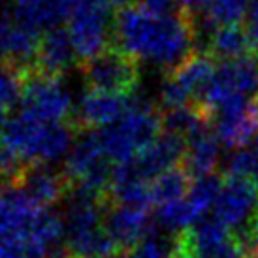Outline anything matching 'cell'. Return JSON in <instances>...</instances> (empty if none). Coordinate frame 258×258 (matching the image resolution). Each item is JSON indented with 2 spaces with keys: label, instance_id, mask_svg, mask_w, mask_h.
<instances>
[{
  "label": "cell",
  "instance_id": "obj_1",
  "mask_svg": "<svg viewBox=\"0 0 258 258\" xmlns=\"http://www.w3.org/2000/svg\"><path fill=\"white\" fill-rule=\"evenodd\" d=\"M113 34L132 58L173 70L192 55L196 29L186 14L158 17L140 6H126L115 17Z\"/></svg>",
  "mask_w": 258,
  "mask_h": 258
},
{
  "label": "cell",
  "instance_id": "obj_2",
  "mask_svg": "<svg viewBox=\"0 0 258 258\" xmlns=\"http://www.w3.org/2000/svg\"><path fill=\"white\" fill-rule=\"evenodd\" d=\"M76 138L64 122H43L27 113L8 119L0 134V145L21 160L27 168L49 166L66 158Z\"/></svg>",
  "mask_w": 258,
  "mask_h": 258
},
{
  "label": "cell",
  "instance_id": "obj_3",
  "mask_svg": "<svg viewBox=\"0 0 258 258\" xmlns=\"http://www.w3.org/2000/svg\"><path fill=\"white\" fill-rule=\"evenodd\" d=\"M162 128V115L147 104H140L130 109L121 121L96 132L102 149L109 162L126 164L147 149L158 136Z\"/></svg>",
  "mask_w": 258,
  "mask_h": 258
},
{
  "label": "cell",
  "instance_id": "obj_4",
  "mask_svg": "<svg viewBox=\"0 0 258 258\" xmlns=\"http://www.w3.org/2000/svg\"><path fill=\"white\" fill-rule=\"evenodd\" d=\"M113 168L102 149L94 132L83 134L74 142L72 149L64 158V175L70 188L106 196Z\"/></svg>",
  "mask_w": 258,
  "mask_h": 258
},
{
  "label": "cell",
  "instance_id": "obj_5",
  "mask_svg": "<svg viewBox=\"0 0 258 258\" xmlns=\"http://www.w3.org/2000/svg\"><path fill=\"white\" fill-rule=\"evenodd\" d=\"M256 93L258 62L251 57H243L217 66L198 106L208 113V117H211L213 111L230 102L256 98Z\"/></svg>",
  "mask_w": 258,
  "mask_h": 258
},
{
  "label": "cell",
  "instance_id": "obj_6",
  "mask_svg": "<svg viewBox=\"0 0 258 258\" xmlns=\"http://www.w3.org/2000/svg\"><path fill=\"white\" fill-rule=\"evenodd\" d=\"M213 213L217 221H221L249 249L252 228L258 221V186L236 177L226 179Z\"/></svg>",
  "mask_w": 258,
  "mask_h": 258
},
{
  "label": "cell",
  "instance_id": "obj_7",
  "mask_svg": "<svg viewBox=\"0 0 258 258\" xmlns=\"http://www.w3.org/2000/svg\"><path fill=\"white\" fill-rule=\"evenodd\" d=\"M104 0H79L68 19V34L79 60H91L106 51L111 32V17Z\"/></svg>",
  "mask_w": 258,
  "mask_h": 258
},
{
  "label": "cell",
  "instance_id": "obj_8",
  "mask_svg": "<svg viewBox=\"0 0 258 258\" xmlns=\"http://www.w3.org/2000/svg\"><path fill=\"white\" fill-rule=\"evenodd\" d=\"M217 66L209 53H192L183 64L173 68L162 83L160 98L166 109L196 106L208 89Z\"/></svg>",
  "mask_w": 258,
  "mask_h": 258
},
{
  "label": "cell",
  "instance_id": "obj_9",
  "mask_svg": "<svg viewBox=\"0 0 258 258\" xmlns=\"http://www.w3.org/2000/svg\"><path fill=\"white\" fill-rule=\"evenodd\" d=\"M81 74L91 91L111 94L132 93L138 87L140 70L136 58L122 49H106L81 64Z\"/></svg>",
  "mask_w": 258,
  "mask_h": 258
},
{
  "label": "cell",
  "instance_id": "obj_10",
  "mask_svg": "<svg viewBox=\"0 0 258 258\" xmlns=\"http://www.w3.org/2000/svg\"><path fill=\"white\" fill-rule=\"evenodd\" d=\"M23 113L43 122H64L72 113V96L66 85L55 76L30 70L23 93Z\"/></svg>",
  "mask_w": 258,
  "mask_h": 258
},
{
  "label": "cell",
  "instance_id": "obj_11",
  "mask_svg": "<svg viewBox=\"0 0 258 258\" xmlns=\"http://www.w3.org/2000/svg\"><path fill=\"white\" fill-rule=\"evenodd\" d=\"M45 211L47 209L36 206L19 185H4L0 188V241L25 249Z\"/></svg>",
  "mask_w": 258,
  "mask_h": 258
},
{
  "label": "cell",
  "instance_id": "obj_12",
  "mask_svg": "<svg viewBox=\"0 0 258 258\" xmlns=\"http://www.w3.org/2000/svg\"><path fill=\"white\" fill-rule=\"evenodd\" d=\"M209 119L215 121V136L221 145L239 149L258 134V98L230 102L213 111Z\"/></svg>",
  "mask_w": 258,
  "mask_h": 258
},
{
  "label": "cell",
  "instance_id": "obj_13",
  "mask_svg": "<svg viewBox=\"0 0 258 258\" xmlns=\"http://www.w3.org/2000/svg\"><path fill=\"white\" fill-rule=\"evenodd\" d=\"M134 106H136V100H132L126 94L91 91L79 98L74 115L79 126L102 130L121 121Z\"/></svg>",
  "mask_w": 258,
  "mask_h": 258
},
{
  "label": "cell",
  "instance_id": "obj_14",
  "mask_svg": "<svg viewBox=\"0 0 258 258\" xmlns=\"http://www.w3.org/2000/svg\"><path fill=\"white\" fill-rule=\"evenodd\" d=\"M185 147L186 144L183 138L170 132H162L147 149H144L134 160L126 164L134 170L136 175L151 183L160 173L177 168V164L183 162Z\"/></svg>",
  "mask_w": 258,
  "mask_h": 258
},
{
  "label": "cell",
  "instance_id": "obj_15",
  "mask_svg": "<svg viewBox=\"0 0 258 258\" xmlns=\"http://www.w3.org/2000/svg\"><path fill=\"white\" fill-rule=\"evenodd\" d=\"M106 230L119 249H134L153 232L147 209L115 206L106 215Z\"/></svg>",
  "mask_w": 258,
  "mask_h": 258
},
{
  "label": "cell",
  "instance_id": "obj_16",
  "mask_svg": "<svg viewBox=\"0 0 258 258\" xmlns=\"http://www.w3.org/2000/svg\"><path fill=\"white\" fill-rule=\"evenodd\" d=\"M79 0H15L14 19L32 30L58 29L60 23L70 19Z\"/></svg>",
  "mask_w": 258,
  "mask_h": 258
},
{
  "label": "cell",
  "instance_id": "obj_17",
  "mask_svg": "<svg viewBox=\"0 0 258 258\" xmlns=\"http://www.w3.org/2000/svg\"><path fill=\"white\" fill-rule=\"evenodd\" d=\"M40 38L36 30L17 19H0V57L29 70V62H36Z\"/></svg>",
  "mask_w": 258,
  "mask_h": 258
},
{
  "label": "cell",
  "instance_id": "obj_18",
  "mask_svg": "<svg viewBox=\"0 0 258 258\" xmlns=\"http://www.w3.org/2000/svg\"><path fill=\"white\" fill-rule=\"evenodd\" d=\"M76 57L78 55H76L68 30L60 29V27L51 29L47 32H43V36L40 38L34 70L58 78L60 74L66 72L72 66Z\"/></svg>",
  "mask_w": 258,
  "mask_h": 258
},
{
  "label": "cell",
  "instance_id": "obj_19",
  "mask_svg": "<svg viewBox=\"0 0 258 258\" xmlns=\"http://www.w3.org/2000/svg\"><path fill=\"white\" fill-rule=\"evenodd\" d=\"M14 185L21 186L25 194L42 209L55 206L66 192H70V185L64 175H58L47 166L29 168Z\"/></svg>",
  "mask_w": 258,
  "mask_h": 258
},
{
  "label": "cell",
  "instance_id": "obj_20",
  "mask_svg": "<svg viewBox=\"0 0 258 258\" xmlns=\"http://www.w3.org/2000/svg\"><path fill=\"white\" fill-rule=\"evenodd\" d=\"M185 144V157L181 162L185 172L194 179L213 175V170L217 168L219 158H221V142L209 130V126L198 130Z\"/></svg>",
  "mask_w": 258,
  "mask_h": 258
},
{
  "label": "cell",
  "instance_id": "obj_21",
  "mask_svg": "<svg viewBox=\"0 0 258 258\" xmlns=\"http://www.w3.org/2000/svg\"><path fill=\"white\" fill-rule=\"evenodd\" d=\"M149 185V181L136 175L128 164H119L115 166L111 173L108 196L117 206L147 209V206L151 204Z\"/></svg>",
  "mask_w": 258,
  "mask_h": 258
},
{
  "label": "cell",
  "instance_id": "obj_22",
  "mask_svg": "<svg viewBox=\"0 0 258 258\" xmlns=\"http://www.w3.org/2000/svg\"><path fill=\"white\" fill-rule=\"evenodd\" d=\"M208 43L209 55L213 58H221L222 62L247 57V53L251 49L245 27H239V25L219 27L211 34V40H208Z\"/></svg>",
  "mask_w": 258,
  "mask_h": 258
},
{
  "label": "cell",
  "instance_id": "obj_23",
  "mask_svg": "<svg viewBox=\"0 0 258 258\" xmlns=\"http://www.w3.org/2000/svg\"><path fill=\"white\" fill-rule=\"evenodd\" d=\"M188 188H190V175L185 172V168L183 166L172 168L151 181V204L166 206L172 202L183 200Z\"/></svg>",
  "mask_w": 258,
  "mask_h": 258
},
{
  "label": "cell",
  "instance_id": "obj_24",
  "mask_svg": "<svg viewBox=\"0 0 258 258\" xmlns=\"http://www.w3.org/2000/svg\"><path fill=\"white\" fill-rule=\"evenodd\" d=\"M27 74L29 70L0 58V111L6 113L23 100Z\"/></svg>",
  "mask_w": 258,
  "mask_h": 258
},
{
  "label": "cell",
  "instance_id": "obj_25",
  "mask_svg": "<svg viewBox=\"0 0 258 258\" xmlns=\"http://www.w3.org/2000/svg\"><path fill=\"white\" fill-rule=\"evenodd\" d=\"M221 188L222 183L215 175H206V177L192 179L190 188H188L185 198L188 202L190 209H192V213L198 219V222L202 219H206V213H208L209 209L215 208L217 198L221 194Z\"/></svg>",
  "mask_w": 258,
  "mask_h": 258
},
{
  "label": "cell",
  "instance_id": "obj_26",
  "mask_svg": "<svg viewBox=\"0 0 258 258\" xmlns=\"http://www.w3.org/2000/svg\"><path fill=\"white\" fill-rule=\"evenodd\" d=\"M254 0H208L206 21L211 27H232L243 21Z\"/></svg>",
  "mask_w": 258,
  "mask_h": 258
},
{
  "label": "cell",
  "instance_id": "obj_27",
  "mask_svg": "<svg viewBox=\"0 0 258 258\" xmlns=\"http://www.w3.org/2000/svg\"><path fill=\"white\" fill-rule=\"evenodd\" d=\"M230 177L249 181L258 186V134L243 147L236 149L226 162Z\"/></svg>",
  "mask_w": 258,
  "mask_h": 258
},
{
  "label": "cell",
  "instance_id": "obj_28",
  "mask_svg": "<svg viewBox=\"0 0 258 258\" xmlns=\"http://www.w3.org/2000/svg\"><path fill=\"white\" fill-rule=\"evenodd\" d=\"M155 221L166 232H181L183 234L190 226H194L198 222V219L192 213L186 198H183V200L172 202V204H166V206H158Z\"/></svg>",
  "mask_w": 258,
  "mask_h": 258
},
{
  "label": "cell",
  "instance_id": "obj_29",
  "mask_svg": "<svg viewBox=\"0 0 258 258\" xmlns=\"http://www.w3.org/2000/svg\"><path fill=\"white\" fill-rule=\"evenodd\" d=\"M119 258H179L177 239L168 241L162 237L149 236L145 241L136 245L134 249H128Z\"/></svg>",
  "mask_w": 258,
  "mask_h": 258
},
{
  "label": "cell",
  "instance_id": "obj_30",
  "mask_svg": "<svg viewBox=\"0 0 258 258\" xmlns=\"http://www.w3.org/2000/svg\"><path fill=\"white\" fill-rule=\"evenodd\" d=\"M249 254H251L249 249L236 236H232L228 241H224L221 247L213 249L202 258H249Z\"/></svg>",
  "mask_w": 258,
  "mask_h": 258
},
{
  "label": "cell",
  "instance_id": "obj_31",
  "mask_svg": "<svg viewBox=\"0 0 258 258\" xmlns=\"http://www.w3.org/2000/svg\"><path fill=\"white\" fill-rule=\"evenodd\" d=\"M140 8L158 17H172L181 6L179 0H140Z\"/></svg>",
  "mask_w": 258,
  "mask_h": 258
},
{
  "label": "cell",
  "instance_id": "obj_32",
  "mask_svg": "<svg viewBox=\"0 0 258 258\" xmlns=\"http://www.w3.org/2000/svg\"><path fill=\"white\" fill-rule=\"evenodd\" d=\"M245 32H247L249 43H251V49L258 57V0L252 2L251 10L245 17Z\"/></svg>",
  "mask_w": 258,
  "mask_h": 258
},
{
  "label": "cell",
  "instance_id": "obj_33",
  "mask_svg": "<svg viewBox=\"0 0 258 258\" xmlns=\"http://www.w3.org/2000/svg\"><path fill=\"white\" fill-rule=\"evenodd\" d=\"M0 258H27V252L21 245L0 241Z\"/></svg>",
  "mask_w": 258,
  "mask_h": 258
},
{
  "label": "cell",
  "instance_id": "obj_34",
  "mask_svg": "<svg viewBox=\"0 0 258 258\" xmlns=\"http://www.w3.org/2000/svg\"><path fill=\"white\" fill-rule=\"evenodd\" d=\"M206 4H208V0H179V6L183 8L186 15L198 12L200 8H206Z\"/></svg>",
  "mask_w": 258,
  "mask_h": 258
},
{
  "label": "cell",
  "instance_id": "obj_35",
  "mask_svg": "<svg viewBox=\"0 0 258 258\" xmlns=\"http://www.w3.org/2000/svg\"><path fill=\"white\" fill-rule=\"evenodd\" d=\"M249 252H258V221L252 228L251 234V241H249Z\"/></svg>",
  "mask_w": 258,
  "mask_h": 258
},
{
  "label": "cell",
  "instance_id": "obj_36",
  "mask_svg": "<svg viewBox=\"0 0 258 258\" xmlns=\"http://www.w3.org/2000/svg\"><path fill=\"white\" fill-rule=\"evenodd\" d=\"M38 258H72V256H70V252H64V251H60V249H55V251L45 252V254H42V256H38Z\"/></svg>",
  "mask_w": 258,
  "mask_h": 258
}]
</instances>
